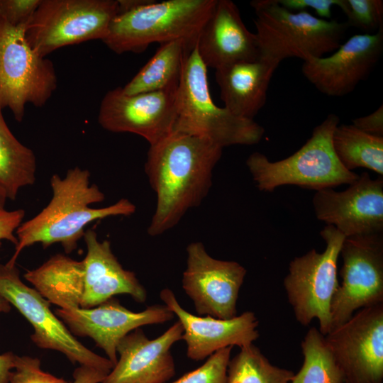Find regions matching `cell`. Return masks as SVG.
Here are the masks:
<instances>
[{"label":"cell","mask_w":383,"mask_h":383,"mask_svg":"<svg viewBox=\"0 0 383 383\" xmlns=\"http://www.w3.org/2000/svg\"><path fill=\"white\" fill-rule=\"evenodd\" d=\"M339 121L338 116L329 114L300 149L283 160L272 162L259 152L250 155L245 163L258 189L271 192L289 184L318 191L357 179L359 175L341 164L332 145Z\"/></svg>","instance_id":"4"},{"label":"cell","mask_w":383,"mask_h":383,"mask_svg":"<svg viewBox=\"0 0 383 383\" xmlns=\"http://www.w3.org/2000/svg\"><path fill=\"white\" fill-rule=\"evenodd\" d=\"M353 125L367 133L383 137L382 104L370 114L355 118Z\"/></svg>","instance_id":"35"},{"label":"cell","mask_w":383,"mask_h":383,"mask_svg":"<svg viewBox=\"0 0 383 383\" xmlns=\"http://www.w3.org/2000/svg\"><path fill=\"white\" fill-rule=\"evenodd\" d=\"M184 332L177 321L150 340L140 328L124 336L116 347L119 359L101 383H166L175 374L170 349Z\"/></svg>","instance_id":"18"},{"label":"cell","mask_w":383,"mask_h":383,"mask_svg":"<svg viewBox=\"0 0 383 383\" xmlns=\"http://www.w3.org/2000/svg\"><path fill=\"white\" fill-rule=\"evenodd\" d=\"M216 3V0H150L116 15L102 42L117 54L140 53L152 43L177 39L196 45Z\"/></svg>","instance_id":"3"},{"label":"cell","mask_w":383,"mask_h":383,"mask_svg":"<svg viewBox=\"0 0 383 383\" xmlns=\"http://www.w3.org/2000/svg\"><path fill=\"white\" fill-rule=\"evenodd\" d=\"M321 236L325 250L312 249L294 257L283 284L296 321L306 326L316 318L319 331L326 335L331 330V303L339 286L338 260L345 237L331 225L324 227Z\"/></svg>","instance_id":"8"},{"label":"cell","mask_w":383,"mask_h":383,"mask_svg":"<svg viewBox=\"0 0 383 383\" xmlns=\"http://www.w3.org/2000/svg\"><path fill=\"white\" fill-rule=\"evenodd\" d=\"M222 150L205 138L176 131L150 145L145 171L157 199L147 231L150 236L174 228L201 204Z\"/></svg>","instance_id":"1"},{"label":"cell","mask_w":383,"mask_h":383,"mask_svg":"<svg viewBox=\"0 0 383 383\" xmlns=\"http://www.w3.org/2000/svg\"><path fill=\"white\" fill-rule=\"evenodd\" d=\"M15 356L12 352L0 355V383H9L10 374L14 367Z\"/></svg>","instance_id":"37"},{"label":"cell","mask_w":383,"mask_h":383,"mask_svg":"<svg viewBox=\"0 0 383 383\" xmlns=\"http://www.w3.org/2000/svg\"><path fill=\"white\" fill-rule=\"evenodd\" d=\"M41 0H0V16L10 24L27 26Z\"/></svg>","instance_id":"32"},{"label":"cell","mask_w":383,"mask_h":383,"mask_svg":"<svg viewBox=\"0 0 383 383\" xmlns=\"http://www.w3.org/2000/svg\"><path fill=\"white\" fill-rule=\"evenodd\" d=\"M24 277L43 298L60 309L80 307L84 290L83 260L57 254L38 268L28 271Z\"/></svg>","instance_id":"23"},{"label":"cell","mask_w":383,"mask_h":383,"mask_svg":"<svg viewBox=\"0 0 383 383\" xmlns=\"http://www.w3.org/2000/svg\"><path fill=\"white\" fill-rule=\"evenodd\" d=\"M348 23L370 34L383 28L382 0H340L339 6Z\"/></svg>","instance_id":"29"},{"label":"cell","mask_w":383,"mask_h":383,"mask_svg":"<svg viewBox=\"0 0 383 383\" xmlns=\"http://www.w3.org/2000/svg\"><path fill=\"white\" fill-rule=\"evenodd\" d=\"M26 25L13 26L0 16V106L21 122L26 106H43L57 88L53 63L29 44Z\"/></svg>","instance_id":"7"},{"label":"cell","mask_w":383,"mask_h":383,"mask_svg":"<svg viewBox=\"0 0 383 383\" xmlns=\"http://www.w3.org/2000/svg\"><path fill=\"white\" fill-rule=\"evenodd\" d=\"M87 246L84 290L80 308L95 307L117 294H129L139 303L147 292L135 274L123 268L112 252L109 240L100 241L96 231L88 229L83 236Z\"/></svg>","instance_id":"21"},{"label":"cell","mask_w":383,"mask_h":383,"mask_svg":"<svg viewBox=\"0 0 383 383\" xmlns=\"http://www.w3.org/2000/svg\"><path fill=\"white\" fill-rule=\"evenodd\" d=\"M177 89L128 95L122 87L109 91L99 109L98 122L113 133H131L150 145L173 132Z\"/></svg>","instance_id":"14"},{"label":"cell","mask_w":383,"mask_h":383,"mask_svg":"<svg viewBox=\"0 0 383 383\" xmlns=\"http://www.w3.org/2000/svg\"><path fill=\"white\" fill-rule=\"evenodd\" d=\"M13 370L9 383H67L62 378L43 371L37 357L16 355Z\"/></svg>","instance_id":"31"},{"label":"cell","mask_w":383,"mask_h":383,"mask_svg":"<svg viewBox=\"0 0 383 383\" xmlns=\"http://www.w3.org/2000/svg\"><path fill=\"white\" fill-rule=\"evenodd\" d=\"M118 12V0H41L26 26V38L46 57L65 46L102 40Z\"/></svg>","instance_id":"9"},{"label":"cell","mask_w":383,"mask_h":383,"mask_svg":"<svg viewBox=\"0 0 383 383\" xmlns=\"http://www.w3.org/2000/svg\"><path fill=\"white\" fill-rule=\"evenodd\" d=\"M250 6L256 15L260 58L279 64L289 57L306 61L324 57L341 45L344 23L317 18L307 11H291L277 0H255Z\"/></svg>","instance_id":"6"},{"label":"cell","mask_w":383,"mask_h":383,"mask_svg":"<svg viewBox=\"0 0 383 383\" xmlns=\"http://www.w3.org/2000/svg\"><path fill=\"white\" fill-rule=\"evenodd\" d=\"M173 131L205 138L223 148L252 145L262 138L265 129L254 120L240 118L216 105L209 91L207 67L196 45L184 64L177 91Z\"/></svg>","instance_id":"5"},{"label":"cell","mask_w":383,"mask_h":383,"mask_svg":"<svg viewBox=\"0 0 383 383\" xmlns=\"http://www.w3.org/2000/svg\"><path fill=\"white\" fill-rule=\"evenodd\" d=\"M11 310V304L3 297L0 296V313H8Z\"/></svg>","instance_id":"38"},{"label":"cell","mask_w":383,"mask_h":383,"mask_svg":"<svg viewBox=\"0 0 383 383\" xmlns=\"http://www.w3.org/2000/svg\"><path fill=\"white\" fill-rule=\"evenodd\" d=\"M36 157L7 126L0 106V187L7 199L15 200L19 191L35 182Z\"/></svg>","instance_id":"25"},{"label":"cell","mask_w":383,"mask_h":383,"mask_svg":"<svg viewBox=\"0 0 383 383\" xmlns=\"http://www.w3.org/2000/svg\"><path fill=\"white\" fill-rule=\"evenodd\" d=\"M199 57L206 67H220L260 59L255 33L244 24L238 8L231 0H216L196 43Z\"/></svg>","instance_id":"20"},{"label":"cell","mask_w":383,"mask_h":383,"mask_svg":"<svg viewBox=\"0 0 383 383\" xmlns=\"http://www.w3.org/2000/svg\"><path fill=\"white\" fill-rule=\"evenodd\" d=\"M294 372L272 365L253 343L230 359L227 383H289Z\"/></svg>","instance_id":"28"},{"label":"cell","mask_w":383,"mask_h":383,"mask_svg":"<svg viewBox=\"0 0 383 383\" xmlns=\"http://www.w3.org/2000/svg\"><path fill=\"white\" fill-rule=\"evenodd\" d=\"M186 250L182 288L193 301L197 313L220 319L235 317L245 268L235 261L212 257L201 242L189 243Z\"/></svg>","instance_id":"13"},{"label":"cell","mask_w":383,"mask_h":383,"mask_svg":"<svg viewBox=\"0 0 383 383\" xmlns=\"http://www.w3.org/2000/svg\"><path fill=\"white\" fill-rule=\"evenodd\" d=\"M383 51V28L372 34H356L328 56L304 61L301 72L317 90L328 96H343L365 80Z\"/></svg>","instance_id":"17"},{"label":"cell","mask_w":383,"mask_h":383,"mask_svg":"<svg viewBox=\"0 0 383 383\" xmlns=\"http://www.w3.org/2000/svg\"><path fill=\"white\" fill-rule=\"evenodd\" d=\"M24 216L25 211L23 209H0V242L8 240L15 245L17 244L16 231L23 223Z\"/></svg>","instance_id":"34"},{"label":"cell","mask_w":383,"mask_h":383,"mask_svg":"<svg viewBox=\"0 0 383 383\" xmlns=\"http://www.w3.org/2000/svg\"><path fill=\"white\" fill-rule=\"evenodd\" d=\"M332 145L341 164L349 171L362 167L383 175V137L367 133L353 124H338Z\"/></svg>","instance_id":"26"},{"label":"cell","mask_w":383,"mask_h":383,"mask_svg":"<svg viewBox=\"0 0 383 383\" xmlns=\"http://www.w3.org/2000/svg\"><path fill=\"white\" fill-rule=\"evenodd\" d=\"M312 203L316 218L345 238L383 233L382 177L362 172L344 191H316Z\"/></svg>","instance_id":"15"},{"label":"cell","mask_w":383,"mask_h":383,"mask_svg":"<svg viewBox=\"0 0 383 383\" xmlns=\"http://www.w3.org/2000/svg\"><path fill=\"white\" fill-rule=\"evenodd\" d=\"M7 200L6 196L2 189V188L0 187V209H4V206L6 204V201Z\"/></svg>","instance_id":"39"},{"label":"cell","mask_w":383,"mask_h":383,"mask_svg":"<svg viewBox=\"0 0 383 383\" xmlns=\"http://www.w3.org/2000/svg\"><path fill=\"white\" fill-rule=\"evenodd\" d=\"M0 296L28 321L34 328L30 335L39 348L63 353L73 364L78 362L107 374L114 365L78 341L63 322L50 310V303L35 289L26 285L15 265L0 264Z\"/></svg>","instance_id":"10"},{"label":"cell","mask_w":383,"mask_h":383,"mask_svg":"<svg viewBox=\"0 0 383 383\" xmlns=\"http://www.w3.org/2000/svg\"><path fill=\"white\" fill-rule=\"evenodd\" d=\"M196 45L184 39L160 44L154 55L122 87L123 93L133 95L177 89L184 64Z\"/></svg>","instance_id":"24"},{"label":"cell","mask_w":383,"mask_h":383,"mask_svg":"<svg viewBox=\"0 0 383 383\" xmlns=\"http://www.w3.org/2000/svg\"><path fill=\"white\" fill-rule=\"evenodd\" d=\"M301 348L304 362L289 383H345L343 374L318 328L312 327L307 331Z\"/></svg>","instance_id":"27"},{"label":"cell","mask_w":383,"mask_h":383,"mask_svg":"<svg viewBox=\"0 0 383 383\" xmlns=\"http://www.w3.org/2000/svg\"><path fill=\"white\" fill-rule=\"evenodd\" d=\"M279 65L260 58L215 70L224 107L240 118L254 120L266 102L270 80Z\"/></svg>","instance_id":"22"},{"label":"cell","mask_w":383,"mask_h":383,"mask_svg":"<svg viewBox=\"0 0 383 383\" xmlns=\"http://www.w3.org/2000/svg\"><path fill=\"white\" fill-rule=\"evenodd\" d=\"M340 255L342 282L331 303V330L356 311L383 304V234L345 238Z\"/></svg>","instance_id":"11"},{"label":"cell","mask_w":383,"mask_h":383,"mask_svg":"<svg viewBox=\"0 0 383 383\" xmlns=\"http://www.w3.org/2000/svg\"><path fill=\"white\" fill-rule=\"evenodd\" d=\"M55 313L72 333L93 339L114 365L118 361L116 347L124 336L143 326L164 323L174 316L165 304L134 312L113 297L93 308L58 309Z\"/></svg>","instance_id":"16"},{"label":"cell","mask_w":383,"mask_h":383,"mask_svg":"<svg viewBox=\"0 0 383 383\" xmlns=\"http://www.w3.org/2000/svg\"><path fill=\"white\" fill-rule=\"evenodd\" d=\"M324 336L345 383H382L383 304L358 310Z\"/></svg>","instance_id":"12"},{"label":"cell","mask_w":383,"mask_h":383,"mask_svg":"<svg viewBox=\"0 0 383 383\" xmlns=\"http://www.w3.org/2000/svg\"><path fill=\"white\" fill-rule=\"evenodd\" d=\"M160 296L183 327L182 340L187 344V355L191 360H203L229 346L246 347L260 336L257 329L259 321L252 311H245L230 319L202 317L184 309L174 292L168 288L163 289Z\"/></svg>","instance_id":"19"},{"label":"cell","mask_w":383,"mask_h":383,"mask_svg":"<svg viewBox=\"0 0 383 383\" xmlns=\"http://www.w3.org/2000/svg\"><path fill=\"white\" fill-rule=\"evenodd\" d=\"M232 348L229 346L217 350L201 366L169 383H227Z\"/></svg>","instance_id":"30"},{"label":"cell","mask_w":383,"mask_h":383,"mask_svg":"<svg viewBox=\"0 0 383 383\" xmlns=\"http://www.w3.org/2000/svg\"><path fill=\"white\" fill-rule=\"evenodd\" d=\"M107 374L96 368L80 365L73 372L72 383H101Z\"/></svg>","instance_id":"36"},{"label":"cell","mask_w":383,"mask_h":383,"mask_svg":"<svg viewBox=\"0 0 383 383\" xmlns=\"http://www.w3.org/2000/svg\"><path fill=\"white\" fill-rule=\"evenodd\" d=\"M282 7L291 11H306V9H313L320 18H331V9L334 6H339L340 0H277Z\"/></svg>","instance_id":"33"},{"label":"cell","mask_w":383,"mask_h":383,"mask_svg":"<svg viewBox=\"0 0 383 383\" xmlns=\"http://www.w3.org/2000/svg\"><path fill=\"white\" fill-rule=\"evenodd\" d=\"M52 198L36 216L22 223L16 231L18 240L15 250L7 263L15 265L21 251L35 243L44 248L60 243L66 253L77 248L86 226L95 221L116 216H130L135 206L127 199L99 209L91 206L102 202L104 194L95 184L90 183V172L74 167L61 177L53 174L50 180Z\"/></svg>","instance_id":"2"}]
</instances>
